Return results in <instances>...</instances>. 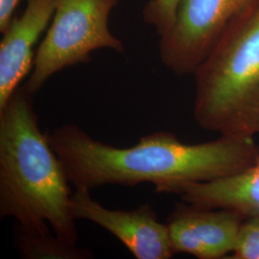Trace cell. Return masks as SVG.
Masks as SVG:
<instances>
[{
	"label": "cell",
	"instance_id": "obj_1",
	"mask_svg": "<svg viewBox=\"0 0 259 259\" xmlns=\"http://www.w3.org/2000/svg\"><path fill=\"white\" fill-rule=\"evenodd\" d=\"M75 188L151 183L160 194L182 186L211 182L239 173L259 157L254 138L220 135L215 140L186 144L160 131L140 138L131 147H115L93 139L75 124L47 135Z\"/></svg>",
	"mask_w": 259,
	"mask_h": 259
},
{
	"label": "cell",
	"instance_id": "obj_2",
	"mask_svg": "<svg viewBox=\"0 0 259 259\" xmlns=\"http://www.w3.org/2000/svg\"><path fill=\"white\" fill-rule=\"evenodd\" d=\"M33 96L19 87L0 109V217L14 218L21 232L52 230L77 244L70 183L39 128Z\"/></svg>",
	"mask_w": 259,
	"mask_h": 259
},
{
	"label": "cell",
	"instance_id": "obj_3",
	"mask_svg": "<svg viewBox=\"0 0 259 259\" xmlns=\"http://www.w3.org/2000/svg\"><path fill=\"white\" fill-rule=\"evenodd\" d=\"M193 76V113L201 128L259 135V0L232 20Z\"/></svg>",
	"mask_w": 259,
	"mask_h": 259
},
{
	"label": "cell",
	"instance_id": "obj_4",
	"mask_svg": "<svg viewBox=\"0 0 259 259\" xmlns=\"http://www.w3.org/2000/svg\"><path fill=\"white\" fill-rule=\"evenodd\" d=\"M117 4L118 0H57L51 25L24 85L28 93L35 95L64 68L89 63L95 50L123 53V42L109 28L110 15Z\"/></svg>",
	"mask_w": 259,
	"mask_h": 259
},
{
	"label": "cell",
	"instance_id": "obj_5",
	"mask_svg": "<svg viewBox=\"0 0 259 259\" xmlns=\"http://www.w3.org/2000/svg\"><path fill=\"white\" fill-rule=\"evenodd\" d=\"M253 0H181L173 25L159 37L161 63L177 76L193 75L224 31Z\"/></svg>",
	"mask_w": 259,
	"mask_h": 259
},
{
	"label": "cell",
	"instance_id": "obj_6",
	"mask_svg": "<svg viewBox=\"0 0 259 259\" xmlns=\"http://www.w3.org/2000/svg\"><path fill=\"white\" fill-rule=\"evenodd\" d=\"M90 189L79 187L71 197L75 220L94 223L110 232L138 259H169L175 255L166 223L159 222L148 204L133 210L110 209L96 202Z\"/></svg>",
	"mask_w": 259,
	"mask_h": 259
},
{
	"label": "cell",
	"instance_id": "obj_7",
	"mask_svg": "<svg viewBox=\"0 0 259 259\" xmlns=\"http://www.w3.org/2000/svg\"><path fill=\"white\" fill-rule=\"evenodd\" d=\"M246 218L225 208H204L184 201L175 204L166 225L175 254L199 259L228 258Z\"/></svg>",
	"mask_w": 259,
	"mask_h": 259
},
{
	"label": "cell",
	"instance_id": "obj_8",
	"mask_svg": "<svg viewBox=\"0 0 259 259\" xmlns=\"http://www.w3.org/2000/svg\"><path fill=\"white\" fill-rule=\"evenodd\" d=\"M57 0H27L14 17L0 42V109L33 68L34 47L53 19Z\"/></svg>",
	"mask_w": 259,
	"mask_h": 259
},
{
	"label": "cell",
	"instance_id": "obj_9",
	"mask_svg": "<svg viewBox=\"0 0 259 259\" xmlns=\"http://www.w3.org/2000/svg\"><path fill=\"white\" fill-rule=\"evenodd\" d=\"M182 201L204 208H225L245 218L259 215V157L239 173L211 182L182 186Z\"/></svg>",
	"mask_w": 259,
	"mask_h": 259
},
{
	"label": "cell",
	"instance_id": "obj_10",
	"mask_svg": "<svg viewBox=\"0 0 259 259\" xmlns=\"http://www.w3.org/2000/svg\"><path fill=\"white\" fill-rule=\"evenodd\" d=\"M17 244L20 252L29 259L93 258L91 250L80 248L57 236L54 232L46 234H29L19 231Z\"/></svg>",
	"mask_w": 259,
	"mask_h": 259
},
{
	"label": "cell",
	"instance_id": "obj_11",
	"mask_svg": "<svg viewBox=\"0 0 259 259\" xmlns=\"http://www.w3.org/2000/svg\"><path fill=\"white\" fill-rule=\"evenodd\" d=\"M181 0H150L142 10L143 21L161 37L173 25Z\"/></svg>",
	"mask_w": 259,
	"mask_h": 259
},
{
	"label": "cell",
	"instance_id": "obj_12",
	"mask_svg": "<svg viewBox=\"0 0 259 259\" xmlns=\"http://www.w3.org/2000/svg\"><path fill=\"white\" fill-rule=\"evenodd\" d=\"M229 258L259 259V215L243 221L235 248Z\"/></svg>",
	"mask_w": 259,
	"mask_h": 259
},
{
	"label": "cell",
	"instance_id": "obj_13",
	"mask_svg": "<svg viewBox=\"0 0 259 259\" xmlns=\"http://www.w3.org/2000/svg\"><path fill=\"white\" fill-rule=\"evenodd\" d=\"M20 0H0V33L3 34L14 19L15 10Z\"/></svg>",
	"mask_w": 259,
	"mask_h": 259
}]
</instances>
